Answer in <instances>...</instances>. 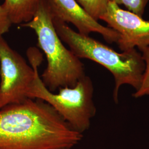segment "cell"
Returning a JSON list of instances; mask_svg holds the SVG:
<instances>
[{
    "mask_svg": "<svg viewBox=\"0 0 149 149\" xmlns=\"http://www.w3.org/2000/svg\"><path fill=\"white\" fill-rule=\"evenodd\" d=\"M27 54L35 70L34 79L27 91V97L47 103L75 132L82 134L88 130L96 113L93 100L94 88L90 77L85 75L74 86L60 88L55 93L45 86L39 74L38 67L43 60L42 54L37 48H30Z\"/></svg>",
    "mask_w": 149,
    "mask_h": 149,
    "instance_id": "cell-4",
    "label": "cell"
},
{
    "mask_svg": "<svg viewBox=\"0 0 149 149\" xmlns=\"http://www.w3.org/2000/svg\"><path fill=\"white\" fill-rule=\"evenodd\" d=\"M54 20L72 24L78 32L86 36L91 33L101 35L107 43L117 42L119 34L101 24L79 4L76 0H45Z\"/></svg>",
    "mask_w": 149,
    "mask_h": 149,
    "instance_id": "cell-7",
    "label": "cell"
},
{
    "mask_svg": "<svg viewBox=\"0 0 149 149\" xmlns=\"http://www.w3.org/2000/svg\"><path fill=\"white\" fill-rule=\"evenodd\" d=\"M42 0H4L3 7L7 12L12 24H23L30 21L36 13Z\"/></svg>",
    "mask_w": 149,
    "mask_h": 149,
    "instance_id": "cell-8",
    "label": "cell"
},
{
    "mask_svg": "<svg viewBox=\"0 0 149 149\" xmlns=\"http://www.w3.org/2000/svg\"><path fill=\"white\" fill-rule=\"evenodd\" d=\"M53 22L62 42L79 59L93 61L111 72L115 82L113 99L116 103L122 86L128 85L138 90L145 65L141 53L136 49L119 53L89 36L74 31L65 23L54 19Z\"/></svg>",
    "mask_w": 149,
    "mask_h": 149,
    "instance_id": "cell-2",
    "label": "cell"
},
{
    "mask_svg": "<svg viewBox=\"0 0 149 149\" xmlns=\"http://www.w3.org/2000/svg\"><path fill=\"white\" fill-rule=\"evenodd\" d=\"M145 62V68L140 86L138 90L133 94L135 98L149 96V47L140 50Z\"/></svg>",
    "mask_w": 149,
    "mask_h": 149,
    "instance_id": "cell-10",
    "label": "cell"
},
{
    "mask_svg": "<svg viewBox=\"0 0 149 149\" xmlns=\"http://www.w3.org/2000/svg\"><path fill=\"white\" fill-rule=\"evenodd\" d=\"M34 76V69L0 37V109L28 98Z\"/></svg>",
    "mask_w": 149,
    "mask_h": 149,
    "instance_id": "cell-5",
    "label": "cell"
},
{
    "mask_svg": "<svg viewBox=\"0 0 149 149\" xmlns=\"http://www.w3.org/2000/svg\"><path fill=\"white\" fill-rule=\"evenodd\" d=\"M100 19L119 34L117 44L122 52L149 47V20L123 10L112 1Z\"/></svg>",
    "mask_w": 149,
    "mask_h": 149,
    "instance_id": "cell-6",
    "label": "cell"
},
{
    "mask_svg": "<svg viewBox=\"0 0 149 149\" xmlns=\"http://www.w3.org/2000/svg\"><path fill=\"white\" fill-rule=\"evenodd\" d=\"M88 15L98 21L106 11L111 0H76Z\"/></svg>",
    "mask_w": 149,
    "mask_h": 149,
    "instance_id": "cell-9",
    "label": "cell"
},
{
    "mask_svg": "<svg viewBox=\"0 0 149 149\" xmlns=\"http://www.w3.org/2000/svg\"><path fill=\"white\" fill-rule=\"evenodd\" d=\"M12 23L7 12L0 5V37L8 32Z\"/></svg>",
    "mask_w": 149,
    "mask_h": 149,
    "instance_id": "cell-12",
    "label": "cell"
},
{
    "mask_svg": "<svg viewBox=\"0 0 149 149\" xmlns=\"http://www.w3.org/2000/svg\"><path fill=\"white\" fill-rule=\"evenodd\" d=\"M82 138L41 100L0 109V149H71Z\"/></svg>",
    "mask_w": 149,
    "mask_h": 149,
    "instance_id": "cell-1",
    "label": "cell"
},
{
    "mask_svg": "<svg viewBox=\"0 0 149 149\" xmlns=\"http://www.w3.org/2000/svg\"><path fill=\"white\" fill-rule=\"evenodd\" d=\"M21 25L33 30L37 35L38 46L47 60V67L40 77L51 92L64 87H73L85 76L84 64L64 46L59 37L45 0H42L32 19Z\"/></svg>",
    "mask_w": 149,
    "mask_h": 149,
    "instance_id": "cell-3",
    "label": "cell"
},
{
    "mask_svg": "<svg viewBox=\"0 0 149 149\" xmlns=\"http://www.w3.org/2000/svg\"><path fill=\"white\" fill-rule=\"evenodd\" d=\"M118 5L124 6L128 11L142 17L149 0H111Z\"/></svg>",
    "mask_w": 149,
    "mask_h": 149,
    "instance_id": "cell-11",
    "label": "cell"
}]
</instances>
